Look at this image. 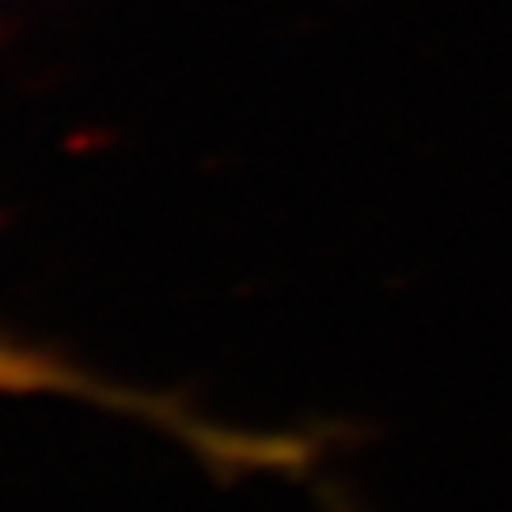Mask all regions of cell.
Masks as SVG:
<instances>
[{"mask_svg": "<svg viewBox=\"0 0 512 512\" xmlns=\"http://www.w3.org/2000/svg\"><path fill=\"white\" fill-rule=\"evenodd\" d=\"M0 387L4 391H38V387H73V380H65V372L42 365L35 357H23V353H8L0 349Z\"/></svg>", "mask_w": 512, "mask_h": 512, "instance_id": "1", "label": "cell"}]
</instances>
